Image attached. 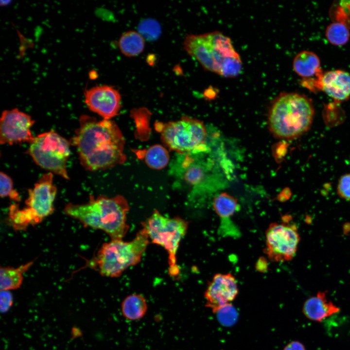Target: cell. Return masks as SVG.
Returning a JSON list of instances; mask_svg holds the SVG:
<instances>
[{
    "instance_id": "obj_15",
    "label": "cell",
    "mask_w": 350,
    "mask_h": 350,
    "mask_svg": "<svg viewBox=\"0 0 350 350\" xmlns=\"http://www.w3.org/2000/svg\"><path fill=\"white\" fill-rule=\"evenodd\" d=\"M213 208L221 219L222 233L231 236L236 235L238 233L237 228L230 218L239 210V205L237 199L227 192L221 193L214 197Z\"/></svg>"
},
{
    "instance_id": "obj_11",
    "label": "cell",
    "mask_w": 350,
    "mask_h": 350,
    "mask_svg": "<svg viewBox=\"0 0 350 350\" xmlns=\"http://www.w3.org/2000/svg\"><path fill=\"white\" fill-rule=\"evenodd\" d=\"M34 122L30 115L18 108L3 111L0 120V143H30L35 138L31 131Z\"/></svg>"
},
{
    "instance_id": "obj_29",
    "label": "cell",
    "mask_w": 350,
    "mask_h": 350,
    "mask_svg": "<svg viewBox=\"0 0 350 350\" xmlns=\"http://www.w3.org/2000/svg\"><path fill=\"white\" fill-rule=\"evenodd\" d=\"M71 334L72 338H78L82 336L81 330L78 327H73L71 329Z\"/></svg>"
},
{
    "instance_id": "obj_16",
    "label": "cell",
    "mask_w": 350,
    "mask_h": 350,
    "mask_svg": "<svg viewBox=\"0 0 350 350\" xmlns=\"http://www.w3.org/2000/svg\"><path fill=\"white\" fill-rule=\"evenodd\" d=\"M340 309L327 299L326 292L319 291L315 296L307 299L304 302L303 312L309 319L321 321L338 312Z\"/></svg>"
},
{
    "instance_id": "obj_18",
    "label": "cell",
    "mask_w": 350,
    "mask_h": 350,
    "mask_svg": "<svg viewBox=\"0 0 350 350\" xmlns=\"http://www.w3.org/2000/svg\"><path fill=\"white\" fill-rule=\"evenodd\" d=\"M30 261L18 267H1L0 269V291H11L19 288L23 280V273L33 265Z\"/></svg>"
},
{
    "instance_id": "obj_21",
    "label": "cell",
    "mask_w": 350,
    "mask_h": 350,
    "mask_svg": "<svg viewBox=\"0 0 350 350\" xmlns=\"http://www.w3.org/2000/svg\"><path fill=\"white\" fill-rule=\"evenodd\" d=\"M142 158L146 164L151 168L160 170L169 163L170 156L167 150L159 144L153 145L144 150Z\"/></svg>"
},
{
    "instance_id": "obj_26",
    "label": "cell",
    "mask_w": 350,
    "mask_h": 350,
    "mask_svg": "<svg viewBox=\"0 0 350 350\" xmlns=\"http://www.w3.org/2000/svg\"><path fill=\"white\" fill-rule=\"evenodd\" d=\"M0 309L1 311L5 313L12 306L13 296L10 291H0Z\"/></svg>"
},
{
    "instance_id": "obj_14",
    "label": "cell",
    "mask_w": 350,
    "mask_h": 350,
    "mask_svg": "<svg viewBox=\"0 0 350 350\" xmlns=\"http://www.w3.org/2000/svg\"><path fill=\"white\" fill-rule=\"evenodd\" d=\"M313 85L324 92L337 103L346 101L350 97V73L342 70L321 72Z\"/></svg>"
},
{
    "instance_id": "obj_1",
    "label": "cell",
    "mask_w": 350,
    "mask_h": 350,
    "mask_svg": "<svg viewBox=\"0 0 350 350\" xmlns=\"http://www.w3.org/2000/svg\"><path fill=\"white\" fill-rule=\"evenodd\" d=\"M71 143L87 170H105L122 164L126 159L123 135L116 123L110 120H98L82 115Z\"/></svg>"
},
{
    "instance_id": "obj_22",
    "label": "cell",
    "mask_w": 350,
    "mask_h": 350,
    "mask_svg": "<svg viewBox=\"0 0 350 350\" xmlns=\"http://www.w3.org/2000/svg\"><path fill=\"white\" fill-rule=\"evenodd\" d=\"M325 35L331 44L340 46L348 43L350 38V32L344 23L334 22L327 27Z\"/></svg>"
},
{
    "instance_id": "obj_17",
    "label": "cell",
    "mask_w": 350,
    "mask_h": 350,
    "mask_svg": "<svg viewBox=\"0 0 350 350\" xmlns=\"http://www.w3.org/2000/svg\"><path fill=\"white\" fill-rule=\"evenodd\" d=\"M293 68L296 73L305 79L316 77L322 72L318 56L310 51H303L297 54L293 60Z\"/></svg>"
},
{
    "instance_id": "obj_24",
    "label": "cell",
    "mask_w": 350,
    "mask_h": 350,
    "mask_svg": "<svg viewBox=\"0 0 350 350\" xmlns=\"http://www.w3.org/2000/svg\"><path fill=\"white\" fill-rule=\"evenodd\" d=\"M0 195L1 197L8 196L12 200L19 202L21 200L18 193L14 189L12 179L5 173L0 172Z\"/></svg>"
},
{
    "instance_id": "obj_20",
    "label": "cell",
    "mask_w": 350,
    "mask_h": 350,
    "mask_svg": "<svg viewBox=\"0 0 350 350\" xmlns=\"http://www.w3.org/2000/svg\"><path fill=\"white\" fill-rule=\"evenodd\" d=\"M144 46V38L138 32L134 31L122 34L119 41L121 52L128 57H134L140 54Z\"/></svg>"
},
{
    "instance_id": "obj_8",
    "label": "cell",
    "mask_w": 350,
    "mask_h": 350,
    "mask_svg": "<svg viewBox=\"0 0 350 350\" xmlns=\"http://www.w3.org/2000/svg\"><path fill=\"white\" fill-rule=\"evenodd\" d=\"M156 128L163 143L177 154L197 153L205 149L207 132L198 120L184 116L178 121L159 122Z\"/></svg>"
},
{
    "instance_id": "obj_25",
    "label": "cell",
    "mask_w": 350,
    "mask_h": 350,
    "mask_svg": "<svg viewBox=\"0 0 350 350\" xmlns=\"http://www.w3.org/2000/svg\"><path fill=\"white\" fill-rule=\"evenodd\" d=\"M337 192L341 198L350 201V173L345 174L339 178Z\"/></svg>"
},
{
    "instance_id": "obj_2",
    "label": "cell",
    "mask_w": 350,
    "mask_h": 350,
    "mask_svg": "<svg viewBox=\"0 0 350 350\" xmlns=\"http://www.w3.org/2000/svg\"><path fill=\"white\" fill-rule=\"evenodd\" d=\"M129 210L128 203L122 195L112 197L90 195L89 201L85 204H67L64 211L85 227L102 230L111 239L117 240L122 239L129 230L127 224Z\"/></svg>"
},
{
    "instance_id": "obj_19",
    "label": "cell",
    "mask_w": 350,
    "mask_h": 350,
    "mask_svg": "<svg viewBox=\"0 0 350 350\" xmlns=\"http://www.w3.org/2000/svg\"><path fill=\"white\" fill-rule=\"evenodd\" d=\"M147 304L142 295L134 294L127 296L121 304V311L123 316L131 321L142 318L147 310Z\"/></svg>"
},
{
    "instance_id": "obj_23",
    "label": "cell",
    "mask_w": 350,
    "mask_h": 350,
    "mask_svg": "<svg viewBox=\"0 0 350 350\" xmlns=\"http://www.w3.org/2000/svg\"><path fill=\"white\" fill-rule=\"evenodd\" d=\"M139 33L147 40L153 41L157 39L161 33L159 23L153 19L142 20L138 26Z\"/></svg>"
},
{
    "instance_id": "obj_30",
    "label": "cell",
    "mask_w": 350,
    "mask_h": 350,
    "mask_svg": "<svg viewBox=\"0 0 350 350\" xmlns=\"http://www.w3.org/2000/svg\"><path fill=\"white\" fill-rule=\"evenodd\" d=\"M10 2V1H6L7 4H8V2ZM5 1H1L0 4H1V5H6V4L5 3Z\"/></svg>"
},
{
    "instance_id": "obj_12",
    "label": "cell",
    "mask_w": 350,
    "mask_h": 350,
    "mask_svg": "<svg viewBox=\"0 0 350 350\" xmlns=\"http://www.w3.org/2000/svg\"><path fill=\"white\" fill-rule=\"evenodd\" d=\"M85 101L88 108L105 120L117 116L121 106V96L113 87L103 85L86 89Z\"/></svg>"
},
{
    "instance_id": "obj_28",
    "label": "cell",
    "mask_w": 350,
    "mask_h": 350,
    "mask_svg": "<svg viewBox=\"0 0 350 350\" xmlns=\"http://www.w3.org/2000/svg\"><path fill=\"white\" fill-rule=\"evenodd\" d=\"M267 268V263L264 258H261L257 262L256 269L259 271H264Z\"/></svg>"
},
{
    "instance_id": "obj_7",
    "label": "cell",
    "mask_w": 350,
    "mask_h": 350,
    "mask_svg": "<svg viewBox=\"0 0 350 350\" xmlns=\"http://www.w3.org/2000/svg\"><path fill=\"white\" fill-rule=\"evenodd\" d=\"M188 226L189 223L185 220L178 217H165L157 210H154L142 224L150 240L162 246L167 252L168 271L172 277L178 276L179 274L176 253Z\"/></svg>"
},
{
    "instance_id": "obj_13",
    "label": "cell",
    "mask_w": 350,
    "mask_h": 350,
    "mask_svg": "<svg viewBox=\"0 0 350 350\" xmlns=\"http://www.w3.org/2000/svg\"><path fill=\"white\" fill-rule=\"evenodd\" d=\"M238 291L236 279L231 273L216 274L204 293L206 306L217 313L223 307L230 304Z\"/></svg>"
},
{
    "instance_id": "obj_4",
    "label": "cell",
    "mask_w": 350,
    "mask_h": 350,
    "mask_svg": "<svg viewBox=\"0 0 350 350\" xmlns=\"http://www.w3.org/2000/svg\"><path fill=\"white\" fill-rule=\"evenodd\" d=\"M315 114L311 100L297 92H283L272 102L268 116L270 131L277 138L293 140L311 128Z\"/></svg>"
},
{
    "instance_id": "obj_3",
    "label": "cell",
    "mask_w": 350,
    "mask_h": 350,
    "mask_svg": "<svg viewBox=\"0 0 350 350\" xmlns=\"http://www.w3.org/2000/svg\"><path fill=\"white\" fill-rule=\"evenodd\" d=\"M183 46L206 70L226 78L235 77L242 71L239 54L230 38L220 32L188 35Z\"/></svg>"
},
{
    "instance_id": "obj_9",
    "label": "cell",
    "mask_w": 350,
    "mask_h": 350,
    "mask_svg": "<svg viewBox=\"0 0 350 350\" xmlns=\"http://www.w3.org/2000/svg\"><path fill=\"white\" fill-rule=\"evenodd\" d=\"M70 144L65 138L51 130L35 137L27 152L41 168L69 179L67 163L70 153Z\"/></svg>"
},
{
    "instance_id": "obj_5",
    "label": "cell",
    "mask_w": 350,
    "mask_h": 350,
    "mask_svg": "<svg viewBox=\"0 0 350 350\" xmlns=\"http://www.w3.org/2000/svg\"><path fill=\"white\" fill-rule=\"evenodd\" d=\"M149 242L143 228L130 241L111 239L102 245L91 261L90 266L103 276L118 277L140 261Z\"/></svg>"
},
{
    "instance_id": "obj_6",
    "label": "cell",
    "mask_w": 350,
    "mask_h": 350,
    "mask_svg": "<svg viewBox=\"0 0 350 350\" xmlns=\"http://www.w3.org/2000/svg\"><path fill=\"white\" fill-rule=\"evenodd\" d=\"M56 193L52 173L43 174L34 187L28 190L24 208L19 209L16 204L9 207L8 220L12 227L16 230H24L29 226L38 224L51 215L54 210L53 203Z\"/></svg>"
},
{
    "instance_id": "obj_27",
    "label": "cell",
    "mask_w": 350,
    "mask_h": 350,
    "mask_svg": "<svg viewBox=\"0 0 350 350\" xmlns=\"http://www.w3.org/2000/svg\"><path fill=\"white\" fill-rule=\"evenodd\" d=\"M284 350H306L303 345L298 341L291 342L284 348Z\"/></svg>"
},
{
    "instance_id": "obj_10",
    "label": "cell",
    "mask_w": 350,
    "mask_h": 350,
    "mask_svg": "<svg viewBox=\"0 0 350 350\" xmlns=\"http://www.w3.org/2000/svg\"><path fill=\"white\" fill-rule=\"evenodd\" d=\"M281 223H271L265 231L264 252L273 262H284L295 256L300 241L297 226L284 216Z\"/></svg>"
}]
</instances>
